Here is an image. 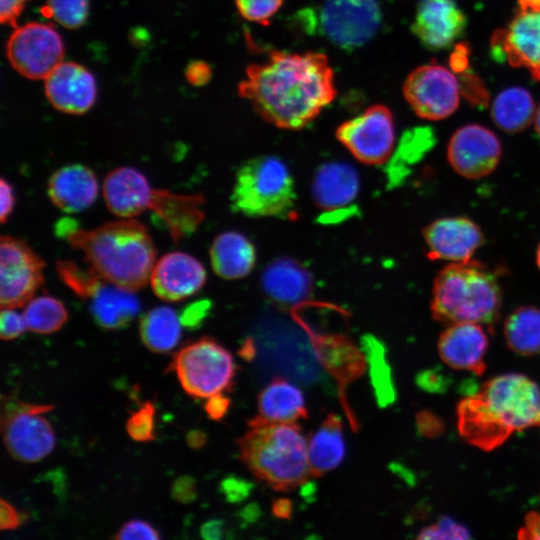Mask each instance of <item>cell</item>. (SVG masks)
Returning a JSON list of instances; mask_svg holds the SVG:
<instances>
[{"mask_svg": "<svg viewBox=\"0 0 540 540\" xmlns=\"http://www.w3.org/2000/svg\"><path fill=\"white\" fill-rule=\"evenodd\" d=\"M293 22L308 36H318L342 50L353 51L376 36L382 11L377 0H321L299 10Z\"/></svg>", "mask_w": 540, "mask_h": 540, "instance_id": "obj_7", "label": "cell"}, {"mask_svg": "<svg viewBox=\"0 0 540 540\" xmlns=\"http://www.w3.org/2000/svg\"><path fill=\"white\" fill-rule=\"evenodd\" d=\"M261 286L276 303L296 305L306 300L312 291V278L298 261L284 257L272 261L263 271Z\"/></svg>", "mask_w": 540, "mask_h": 540, "instance_id": "obj_25", "label": "cell"}, {"mask_svg": "<svg viewBox=\"0 0 540 540\" xmlns=\"http://www.w3.org/2000/svg\"><path fill=\"white\" fill-rule=\"evenodd\" d=\"M427 256L431 260L465 262L483 244L481 228L464 216L439 218L423 230Z\"/></svg>", "mask_w": 540, "mask_h": 540, "instance_id": "obj_15", "label": "cell"}, {"mask_svg": "<svg viewBox=\"0 0 540 540\" xmlns=\"http://www.w3.org/2000/svg\"><path fill=\"white\" fill-rule=\"evenodd\" d=\"M238 92L265 121L290 130L311 123L337 93L325 54L277 50L247 67Z\"/></svg>", "mask_w": 540, "mask_h": 540, "instance_id": "obj_1", "label": "cell"}, {"mask_svg": "<svg viewBox=\"0 0 540 540\" xmlns=\"http://www.w3.org/2000/svg\"><path fill=\"white\" fill-rule=\"evenodd\" d=\"M43 259L22 239L0 238L1 308L25 306L43 283Z\"/></svg>", "mask_w": 540, "mask_h": 540, "instance_id": "obj_12", "label": "cell"}, {"mask_svg": "<svg viewBox=\"0 0 540 540\" xmlns=\"http://www.w3.org/2000/svg\"><path fill=\"white\" fill-rule=\"evenodd\" d=\"M493 51L515 67H525L540 80V11L520 10L508 28L496 31Z\"/></svg>", "mask_w": 540, "mask_h": 540, "instance_id": "obj_16", "label": "cell"}, {"mask_svg": "<svg viewBox=\"0 0 540 540\" xmlns=\"http://www.w3.org/2000/svg\"><path fill=\"white\" fill-rule=\"evenodd\" d=\"M534 122H535L536 132L540 136V105L538 106V108L536 110Z\"/></svg>", "mask_w": 540, "mask_h": 540, "instance_id": "obj_58", "label": "cell"}, {"mask_svg": "<svg viewBox=\"0 0 540 540\" xmlns=\"http://www.w3.org/2000/svg\"><path fill=\"white\" fill-rule=\"evenodd\" d=\"M501 155L502 146L497 135L479 124H467L457 129L447 147L449 164L456 173L468 179L492 173Z\"/></svg>", "mask_w": 540, "mask_h": 540, "instance_id": "obj_14", "label": "cell"}, {"mask_svg": "<svg viewBox=\"0 0 540 540\" xmlns=\"http://www.w3.org/2000/svg\"><path fill=\"white\" fill-rule=\"evenodd\" d=\"M502 291L497 275L475 260L453 262L436 275L431 299L434 320L491 327L499 318Z\"/></svg>", "mask_w": 540, "mask_h": 540, "instance_id": "obj_5", "label": "cell"}, {"mask_svg": "<svg viewBox=\"0 0 540 540\" xmlns=\"http://www.w3.org/2000/svg\"><path fill=\"white\" fill-rule=\"evenodd\" d=\"M56 234L80 250L89 267L105 281L133 292L150 281L156 250L147 227L135 219L86 230L64 218L57 222Z\"/></svg>", "mask_w": 540, "mask_h": 540, "instance_id": "obj_3", "label": "cell"}, {"mask_svg": "<svg viewBox=\"0 0 540 540\" xmlns=\"http://www.w3.org/2000/svg\"><path fill=\"white\" fill-rule=\"evenodd\" d=\"M361 347L369 366V376L377 403L381 407H386L396 399V388L387 360L386 349L372 335H365L362 338Z\"/></svg>", "mask_w": 540, "mask_h": 540, "instance_id": "obj_34", "label": "cell"}, {"mask_svg": "<svg viewBox=\"0 0 540 540\" xmlns=\"http://www.w3.org/2000/svg\"><path fill=\"white\" fill-rule=\"evenodd\" d=\"M360 189L357 170L342 161L322 164L312 181V196L316 205L326 212H344L354 202Z\"/></svg>", "mask_w": 540, "mask_h": 540, "instance_id": "obj_22", "label": "cell"}, {"mask_svg": "<svg viewBox=\"0 0 540 540\" xmlns=\"http://www.w3.org/2000/svg\"><path fill=\"white\" fill-rule=\"evenodd\" d=\"M316 355L342 386L359 377L365 369V356L342 335L314 338Z\"/></svg>", "mask_w": 540, "mask_h": 540, "instance_id": "obj_29", "label": "cell"}, {"mask_svg": "<svg viewBox=\"0 0 540 540\" xmlns=\"http://www.w3.org/2000/svg\"><path fill=\"white\" fill-rule=\"evenodd\" d=\"M466 17L455 0H420L411 30L429 50L451 46L464 32Z\"/></svg>", "mask_w": 540, "mask_h": 540, "instance_id": "obj_18", "label": "cell"}, {"mask_svg": "<svg viewBox=\"0 0 540 540\" xmlns=\"http://www.w3.org/2000/svg\"><path fill=\"white\" fill-rule=\"evenodd\" d=\"M0 195V220L5 223L13 212L16 202L13 186L5 178L0 179Z\"/></svg>", "mask_w": 540, "mask_h": 540, "instance_id": "obj_50", "label": "cell"}, {"mask_svg": "<svg viewBox=\"0 0 540 540\" xmlns=\"http://www.w3.org/2000/svg\"><path fill=\"white\" fill-rule=\"evenodd\" d=\"M294 180L285 162L272 155L246 161L236 174L233 211L248 217L290 219L295 216Z\"/></svg>", "mask_w": 540, "mask_h": 540, "instance_id": "obj_6", "label": "cell"}, {"mask_svg": "<svg viewBox=\"0 0 540 540\" xmlns=\"http://www.w3.org/2000/svg\"><path fill=\"white\" fill-rule=\"evenodd\" d=\"M11 66L22 76L45 79L61 62L64 44L50 24L29 22L14 27L6 44Z\"/></svg>", "mask_w": 540, "mask_h": 540, "instance_id": "obj_10", "label": "cell"}, {"mask_svg": "<svg viewBox=\"0 0 540 540\" xmlns=\"http://www.w3.org/2000/svg\"><path fill=\"white\" fill-rule=\"evenodd\" d=\"M53 405L31 404L16 397H3L0 425L5 447L16 460L33 463L44 459L53 450V427L42 416Z\"/></svg>", "mask_w": 540, "mask_h": 540, "instance_id": "obj_9", "label": "cell"}, {"mask_svg": "<svg viewBox=\"0 0 540 540\" xmlns=\"http://www.w3.org/2000/svg\"><path fill=\"white\" fill-rule=\"evenodd\" d=\"M346 444L341 418L329 414L308 442L312 476H321L338 467L345 457Z\"/></svg>", "mask_w": 540, "mask_h": 540, "instance_id": "obj_30", "label": "cell"}, {"mask_svg": "<svg viewBox=\"0 0 540 540\" xmlns=\"http://www.w3.org/2000/svg\"><path fill=\"white\" fill-rule=\"evenodd\" d=\"M28 518L24 513H18L16 508L5 499L0 500V528L1 530H13Z\"/></svg>", "mask_w": 540, "mask_h": 540, "instance_id": "obj_46", "label": "cell"}, {"mask_svg": "<svg viewBox=\"0 0 540 540\" xmlns=\"http://www.w3.org/2000/svg\"><path fill=\"white\" fill-rule=\"evenodd\" d=\"M154 415V404L150 401L144 402L137 410L130 414L126 422L128 435L138 442L154 440Z\"/></svg>", "mask_w": 540, "mask_h": 540, "instance_id": "obj_38", "label": "cell"}, {"mask_svg": "<svg viewBox=\"0 0 540 540\" xmlns=\"http://www.w3.org/2000/svg\"><path fill=\"white\" fill-rule=\"evenodd\" d=\"M171 496L180 503L186 504L194 501L197 497L195 480L191 476H180L172 484Z\"/></svg>", "mask_w": 540, "mask_h": 540, "instance_id": "obj_45", "label": "cell"}, {"mask_svg": "<svg viewBox=\"0 0 540 540\" xmlns=\"http://www.w3.org/2000/svg\"><path fill=\"white\" fill-rule=\"evenodd\" d=\"M44 91L57 110L79 115L95 103L97 84L93 74L75 62H61L45 79Z\"/></svg>", "mask_w": 540, "mask_h": 540, "instance_id": "obj_17", "label": "cell"}, {"mask_svg": "<svg viewBox=\"0 0 540 540\" xmlns=\"http://www.w3.org/2000/svg\"><path fill=\"white\" fill-rule=\"evenodd\" d=\"M89 309L95 322L104 329L116 330L129 325L140 311L133 291L102 280L89 294Z\"/></svg>", "mask_w": 540, "mask_h": 540, "instance_id": "obj_26", "label": "cell"}, {"mask_svg": "<svg viewBox=\"0 0 540 540\" xmlns=\"http://www.w3.org/2000/svg\"><path fill=\"white\" fill-rule=\"evenodd\" d=\"M272 512L278 518H290L292 515V504L290 500L285 498L277 499L272 505Z\"/></svg>", "mask_w": 540, "mask_h": 540, "instance_id": "obj_54", "label": "cell"}, {"mask_svg": "<svg viewBox=\"0 0 540 540\" xmlns=\"http://www.w3.org/2000/svg\"><path fill=\"white\" fill-rule=\"evenodd\" d=\"M240 15L246 20L268 25L282 6L283 0H234Z\"/></svg>", "mask_w": 540, "mask_h": 540, "instance_id": "obj_39", "label": "cell"}, {"mask_svg": "<svg viewBox=\"0 0 540 540\" xmlns=\"http://www.w3.org/2000/svg\"><path fill=\"white\" fill-rule=\"evenodd\" d=\"M518 538L540 540V512H531L526 516L525 523L518 532Z\"/></svg>", "mask_w": 540, "mask_h": 540, "instance_id": "obj_51", "label": "cell"}, {"mask_svg": "<svg viewBox=\"0 0 540 540\" xmlns=\"http://www.w3.org/2000/svg\"><path fill=\"white\" fill-rule=\"evenodd\" d=\"M248 424L238 440L239 453L259 480L275 490L288 491L312 476L308 442L299 425L268 422L259 416Z\"/></svg>", "mask_w": 540, "mask_h": 540, "instance_id": "obj_4", "label": "cell"}, {"mask_svg": "<svg viewBox=\"0 0 540 540\" xmlns=\"http://www.w3.org/2000/svg\"><path fill=\"white\" fill-rule=\"evenodd\" d=\"M457 418L469 444L491 451L514 432L540 427V388L522 374L496 376L459 402Z\"/></svg>", "mask_w": 540, "mask_h": 540, "instance_id": "obj_2", "label": "cell"}, {"mask_svg": "<svg viewBox=\"0 0 540 540\" xmlns=\"http://www.w3.org/2000/svg\"><path fill=\"white\" fill-rule=\"evenodd\" d=\"M536 263L537 266L540 269V244L538 245L537 251H536Z\"/></svg>", "mask_w": 540, "mask_h": 540, "instance_id": "obj_59", "label": "cell"}, {"mask_svg": "<svg viewBox=\"0 0 540 540\" xmlns=\"http://www.w3.org/2000/svg\"><path fill=\"white\" fill-rule=\"evenodd\" d=\"M94 172L83 164H69L49 178L47 192L52 203L64 212H80L90 207L98 195Z\"/></svg>", "mask_w": 540, "mask_h": 540, "instance_id": "obj_23", "label": "cell"}, {"mask_svg": "<svg viewBox=\"0 0 540 540\" xmlns=\"http://www.w3.org/2000/svg\"><path fill=\"white\" fill-rule=\"evenodd\" d=\"M206 282V271L193 256L174 251L155 262L150 275L154 293L162 300L181 301L198 292Z\"/></svg>", "mask_w": 540, "mask_h": 540, "instance_id": "obj_19", "label": "cell"}, {"mask_svg": "<svg viewBox=\"0 0 540 540\" xmlns=\"http://www.w3.org/2000/svg\"><path fill=\"white\" fill-rule=\"evenodd\" d=\"M27 329L23 314L15 308H2L0 314V337L2 340H12Z\"/></svg>", "mask_w": 540, "mask_h": 540, "instance_id": "obj_42", "label": "cell"}, {"mask_svg": "<svg viewBox=\"0 0 540 540\" xmlns=\"http://www.w3.org/2000/svg\"><path fill=\"white\" fill-rule=\"evenodd\" d=\"M536 107L530 92L522 87L501 91L491 106L494 123L504 132L518 133L535 119Z\"/></svg>", "mask_w": 540, "mask_h": 540, "instance_id": "obj_31", "label": "cell"}, {"mask_svg": "<svg viewBox=\"0 0 540 540\" xmlns=\"http://www.w3.org/2000/svg\"><path fill=\"white\" fill-rule=\"evenodd\" d=\"M336 137L358 161L381 165L388 161L395 144L393 114L384 105L370 106L342 123L336 130Z\"/></svg>", "mask_w": 540, "mask_h": 540, "instance_id": "obj_11", "label": "cell"}, {"mask_svg": "<svg viewBox=\"0 0 540 540\" xmlns=\"http://www.w3.org/2000/svg\"><path fill=\"white\" fill-rule=\"evenodd\" d=\"M153 190L139 170L127 166L112 170L103 183L108 209L122 219L134 218L149 209Z\"/></svg>", "mask_w": 540, "mask_h": 540, "instance_id": "obj_21", "label": "cell"}, {"mask_svg": "<svg viewBox=\"0 0 540 540\" xmlns=\"http://www.w3.org/2000/svg\"><path fill=\"white\" fill-rule=\"evenodd\" d=\"M224 521L221 519H211L205 522L200 528V535L207 540H219L223 538Z\"/></svg>", "mask_w": 540, "mask_h": 540, "instance_id": "obj_52", "label": "cell"}, {"mask_svg": "<svg viewBox=\"0 0 540 540\" xmlns=\"http://www.w3.org/2000/svg\"><path fill=\"white\" fill-rule=\"evenodd\" d=\"M186 441L192 449H201L206 444L207 436L202 430L194 429L187 434Z\"/></svg>", "mask_w": 540, "mask_h": 540, "instance_id": "obj_55", "label": "cell"}, {"mask_svg": "<svg viewBox=\"0 0 540 540\" xmlns=\"http://www.w3.org/2000/svg\"><path fill=\"white\" fill-rule=\"evenodd\" d=\"M435 135L430 127H416L406 131L400 140L394 162H416L435 143Z\"/></svg>", "mask_w": 540, "mask_h": 540, "instance_id": "obj_37", "label": "cell"}, {"mask_svg": "<svg viewBox=\"0 0 540 540\" xmlns=\"http://www.w3.org/2000/svg\"><path fill=\"white\" fill-rule=\"evenodd\" d=\"M519 9L526 11H540V0H519Z\"/></svg>", "mask_w": 540, "mask_h": 540, "instance_id": "obj_57", "label": "cell"}, {"mask_svg": "<svg viewBox=\"0 0 540 540\" xmlns=\"http://www.w3.org/2000/svg\"><path fill=\"white\" fill-rule=\"evenodd\" d=\"M210 309L211 303L206 299L190 303L181 311L180 322L187 329H197L208 316Z\"/></svg>", "mask_w": 540, "mask_h": 540, "instance_id": "obj_44", "label": "cell"}, {"mask_svg": "<svg viewBox=\"0 0 540 540\" xmlns=\"http://www.w3.org/2000/svg\"><path fill=\"white\" fill-rule=\"evenodd\" d=\"M184 391L195 398H209L232 387L236 365L231 353L210 337H202L183 348L168 367Z\"/></svg>", "mask_w": 540, "mask_h": 540, "instance_id": "obj_8", "label": "cell"}, {"mask_svg": "<svg viewBox=\"0 0 540 540\" xmlns=\"http://www.w3.org/2000/svg\"><path fill=\"white\" fill-rule=\"evenodd\" d=\"M204 198L200 194H176L164 189H154L149 209L167 228L171 238L180 239L193 234L204 219Z\"/></svg>", "mask_w": 540, "mask_h": 540, "instance_id": "obj_24", "label": "cell"}, {"mask_svg": "<svg viewBox=\"0 0 540 540\" xmlns=\"http://www.w3.org/2000/svg\"><path fill=\"white\" fill-rule=\"evenodd\" d=\"M259 417L275 423H295L308 417L302 391L290 381L276 377L258 395Z\"/></svg>", "mask_w": 540, "mask_h": 540, "instance_id": "obj_28", "label": "cell"}, {"mask_svg": "<svg viewBox=\"0 0 540 540\" xmlns=\"http://www.w3.org/2000/svg\"><path fill=\"white\" fill-rule=\"evenodd\" d=\"M470 537V532L464 525L457 523L450 517L442 516L436 523L423 528L417 539L457 540L469 539Z\"/></svg>", "mask_w": 540, "mask_h": 540, "instance_id": "obj_40", "label": "cell"}, {"mask_svg": "<svg viewBox=\"0 0 540 540\" xmlns=\"http://www.w3.org/2000/svg\"><path fill=\"white\" fill-rule=\"evenodd\" d=\"M417 424L419 430L424 435H433L439 431L440 424L437 419H435L431 414L426 412L420 413L417 417Z\"/></svg>", "mask_w": 540, "mask_h": 540, "instance_id": "obj_53", "label": "cell"}, {"mask_svg": "<svg viewBox=\"0 0 540 540\" xmlns=\"http://www.w3.org/2000/svg\"><path fill=\"white\" fill-rule=\"evenodd\" d=\"M231 405V400L222 393H218L207 398L204 405L205 412L212 420H221L227 414Z\"/></svg>", "mask_w": 540, "mask_h": 540, "instance_id": "obj_48", "label": "cell"}, {"mask_svg": "<svg viewBox=\"0 0 540 540\" xmlns=\"http://www.w3.org/2000/svg\"><path fill=\"white\" fill-rule=\"evenodd\" d=\"M219 489L228 502L239 503L251 494L253 484L240 477L228 476L221 481Z\"/></svg>", "mask_w": 540, "mask_h": 540, "instance_id": "obj_43", "label": "cell"}, {"mask_svg": "<svg viewBox=\"0 0 540 540\" xmlns=\"http://www.w3.org/2000/svg\"><path fill=\"white\" fill-rule=\"evenodd\" d=\"M260 515V509L256 504H250L249 506L245 507V509L241 512V518L245 522H253L255 521Z\"/></svg>", "mask_w": 540, "mask_h": 540, "instance_id": "obj_56", "label": "cell"}, {"mask_svg": "<svg viewBox=\"0 0 540 540\" xmlns=\"http://www.w3.org/2000/svg\"><path fill=\"white\" fill-rule=\"evenodd\" d=\"M181 325L179 316L172 308L159 306L142 316L139 327L140 337L148 349L164 353L178 344Z\"/></svg>", "mask_w": 540, "mask_h": 540, "instance_id": "obj_32", "label": "cell"}, {"mask_svg": "<svg viewBox=\"0 0 540 540\" xmlns=\"http://www.w3.org/2000/svg\"><path fill=\"white\" fill-rule=\"evenodd\" d=\"M23 316L27 330L39 334L58 331L68 319L63 303L49 295L32 298L25 305Z\"/></svg>", "mask_w": 540, "mask_h": 540, "instance_id": "obj_35", "label": "cell"}, {"mask_svg": "<svg viewBox=\"0 0 540 540\" xmlns=\"http://www.w3.org/2000/svg\"><path fill=\"white\" fill-rule=\"evenodd\" d=\"M209 254L214 272L227 280L247 276L256 263L253 243L236 231H226L217 235L210 246Z\"/></svg>", "mask_w": 540, "mask_h": 540, "instance_id": "obj_27", "label": "cell"}, {"mask_svg": "<svg viewBox=\"0 0 540 540\" xmlns=\"http://www.w3.org/2000/svg\"><path fill=\"white\" fill-rule=\"evenodd\" d=\"M488 336L483 325L471 322L453 323L441 333L438 341L440 358L448 366L480 375L485 370L484 356Z\"/></svg>", "mask_w": 540, "mask_h": 540, "instance_id": "obj_20", "label": "cell"}, {"mask_svg": "<svg viewBox=\"0 0 540 540\" xmlns=\"http://www.w3.org/2000/svg\"><path fill=\"white\" fill-rule=\"evenodd\" d=\"M160 534L149 522L139 519H133L126 522L116 533L115 539L134 540V539H159Z\"/></svg>", "mask_w": 540, "mask_h": 540, "instance_id": "obj_41", "label": "cell"}, {"mask_svg": "<svg viewBox=\"0 0 540 540\" xmlns=\"http://www.w3.org/2000/svg\"><path fill=\"white\" fill-rule=\"evenodd\" d=\"M185 76L191 85H204L211 77V68L204 61H193L187 66Z\"/></svg>", "mask_w": 540, "mask_h": 540, "instance_id": "obj_49", "label": "cell"}, {"mask_svg": "<svg viewBox=\"0 0 540 540\" xmlns=\"http://www.w3.org/2000/svg\"><path fill=\"white\" fill-rule=\"evenodd\" d=\"M403 94L413 111L427 120H441L453 114L460 101L455 75L437 64L414 69L403 84Z\"/></svg>", "mask_w": 540, "mask_h": 540, "instance_id": "obj_13", "label": "cell"}, {"mask_svg": "<svg viewBox=\"0 0 540 540\" xmlns=\"http://www.w3.org/2000/svg\"><path fill=\"white\" fill-rule=\"evenodd\" d=\"M42 14L68 29L81 27L88 17L89 0H46Z\"/></svg>", "mask_w": 540, "mask_h": 540, "instance_id": "obj_36", "label": "cell"}, {"mask_svg": "<svg viewBox=\"0 0 540 540\" xmlns=\"http://www.w3.org/2000/svg\"><path fill=\"white\" fill-rule=\"evenodd\" d=\"M27 1L28 0H0L1 23L16 27L17 20L25 8Z\"/></svg>", "mask_w": 540, "mask_h": 540, "instance_id": "obj_47", "label": "cell"}, {"mask_svg": "<svg viewBox=\"0 0 540 540\" xmlns=\"http://www.w3.org/2000/svg\"><path fill=\"white\" fill-rule=\"evenodd\" d=\"M508 347L517 354H540V309L522 306L509 314L504 325Z\"/></svg>", "mask_w": 540, "mask_h": 540, "instance_id": "obj_33", "label": "cell"}]
</instances>
